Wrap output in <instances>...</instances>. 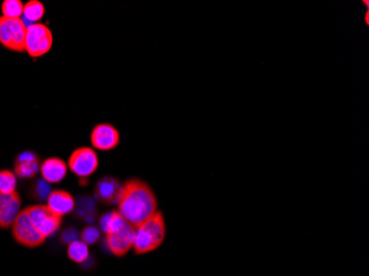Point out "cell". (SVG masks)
Instances as JSON below:
<instances>
[{
  "label": "cell",
  "instance_id": "1",
  "mask_svg": "<svg viewBox=\"0 0 369 276\" xmlns=\"http://www.w3.org/2000/svg\"><path fill=\"white\" fill-rule=\"evenodd\" d=\"M117 211L134 228L151 218L158 209L153 189L141 179H128L122 186Z\"/></svg>",
  "mask_w": 369,
  "mask_h": 276
},
{
  "label": "cell",
  "instance_id": "2",
  "mask_svg": "<svg viewBox=\"0 0 369 276\" xmlns=\"http://www.w3.org/2000/svg\"><path fill=\"white\" fill-rule=\"evenodd\" d=\"M166 236V223L162 211L157 210L151 218L135 227L134 251L136 254H146L159 248Z\"/></svg>",
  "mask_w": 369,
  "mask_h": 276
},
{
  "label": "cell",
  "instance_id": "3",
  "mask_svg": "<svg viewBox=\"0 0 369 276\" xmlns=\"http://www.w3.org/2000/svg\"><path fill=\"white\" fill-rule=\"evenodd\" d=\"M27 25L23 19L0 17V45L14 52H25Z\"/></svg>",
  "mask_w": 369,
  "mask_h": 276
},
{
  "label": "cell",
  "instance_id": "4",
  "mask_svg": "<svg viewBox=\"0 0 369 276\" xmlns=\"http://www.w3.org/2000/svg\"><path fill=\"white\" fill-rule=\"evenodd\" d=\"M53 45V34L43 23H32L27 27L25 51L29 57L40 58L48 53Z\"/></svg>",
  "mask_w": 369,
  "mask_h": 276
},
{
  "label": "cell",
  "instance_id": "5",
  "mask_svg": "<svg viewBox=\"0 0 369 276\" xmlns=\"http://www.w3.org/2000/svg\"><path fill=\"white\" fill-rule=\"evenodd\" d=\"M12 232L16 242L26 248H38L46 242V238L32 225L26 209L20 211L12 225Z\"/></svg>",
  "mask_w": 369,
  "mask_h": 276
},
{
  "label": "cell",
  "instance_id": "6",
  "mask_svg": "<svg viewBox=\"0 0 369 276\" xmlns=\"http://www.w3.org/2000/svg\"><path fill=\"white\" fill-rule=\"evenodd\" d=\"M25 209L34 228L46 239L56 234L62 225V216L53 214L46 205H30Z\"/></svg>",
  "mask_w": 369,
  "mask_h": 276
},
{
  "label": "cell",
  "instance_id": "7",
  "mask_svg": "<svg viewBox=\"0 0 369 276\" xmlns=\"http://www.w3.org/2000/svg\"><path fill=\"white\" fill-rule=\"evenodd\" d=\"M68 167L80 178H86L95 173L99 167V157L90 147H81L70 155Z\"/></svg>",
  "mask_w": 369,
  "mask_h": 276
},
{
  "label": "cell",
  "instance_id": "8",
  "mask_svg": "<svg viewBox=\"0 0 369 276\" xmlns=\"http://www.w3.org/2000/svg\"><path fill=\"white\" fill-rule=\"evenodd\" d=\"M135 241V228L133 225L126 223L117 232L106 234L104 243L106 248L115 256H123L128 253L134 247Z\"/></svg>",
  "mask_w": 369,
  "mask_h": 276
},
{
  "label": "cell",
  "instance_id": "9",
  "mask_svg": "<svg viewBox=\"0 0 369 276\" xmlns=\"http://www.w3.org/2000/svg\"><path fill=\"white\" fill-rule=\"evenodd\" d=\"M119 140L121 137L117 128L108 123H102L94 126L91 133L92 146L97 151H112L117 147Z\"/></svg>",
  "mask_w": 369,
  "mask_h": 276
},
{
  "label": "cell",
  "instance_id": "10",
  "mask_svg": "<svg viewBox=\"0 0 369 276\" xmlns=\"http://www.w3.org/2000/svg\"><path fill=\"white\" fill-rule=\"evenodd\" d=\"M21 198L18 191L12 194H0V229H8L14 225L19 214Z\"/></svg>",
  "mask_w": 369,
  "mask_h": 276
},
{
  "label": "cell",
  "instance_id": "11",
  "mask_svg": "<svg viewBox=\"0 0 369 276\" xmlns=\"http://www.w3.org/2000/svg\"><path fill=\"white\" fill-rule=\"evenodd\" d=\"M122 184L113 177H103L95 185L94 196L104 205L117 203L119 195L122 191Z\"/></svg>",
  "mask_w": 369,
  "mask_h": 276
},
{
  "label": "cell",
  "instance_id": "12",
  "mask_svg": "<svg viewBox=\"0 0 369 276\" xmlns=\"http://www.w3.org/2000/svg\"><path fill=\"white\" fill-rule=\"evenodd\" d=\"M40 171V160L32 151H23L16 157L14 175L21 179L34 178Z\"/></svg>",
  "mask_w": 369,
  "mask_h": 276
},
{
  "label": "cell",
  "instance_id": "13",
  "mask_svg": "<svg viewBox=\"0 0 369 276\" xmlns=\"http://www.w3.org/2000/svg\"><path fill=\"white\" fill-rule=\"evenodd\" d=\"M47 207L57 214L63 216L71 214L75 207V200L70 192L66 190H52L47 199Z\"/></svg>",
  "mask_w": 369,
  "mask_h": 276
},
{
  "label": "cell",
  "instance_id": "14",
  "mask_svg": "<svg viewBox=\"0 0 369 276\" xmlns=\"http://www.w3.org/2000/svg\"><path fill=\"white\" fill-rule=\"evenodd\" d=\"M40 173L43 175V179L49 184H58L66 178L68 165L64 160L50 157L40 164Z\"/></svg>",
  "mask_w": 369,
  "mask_h": 276
},
{
  "label": "cell",
  "instance_id": "15",
  "mask_svg": "<svg viewBox=\"0 0 369 276\" xmlns=\"http://www.w3.org/2000/svg\"><path fill=\"white\" fill-rule=\"evenodd\" d=\"M75 216L80 219L86 223H93L95 220V212H97V205L95 202L90 197H79V199L75 202L74 207Z\"/></svg>",
  "mask_w": 369,
  "mask_h": 276
},
{
  "label": "cell",
  "instance_id": "16",
  "mask_svg": "<svg viewBox=\"0 0 369 276\" xmlns=\"http://www.w3.org/2000/svg\"><path fill=\"white\" fill-rule=\"evenodd\" d=\"M126 223V219L119 214V211L108 212V214H103L102 218L99 219L101 230L106 234H111L117 232Z\"/></svg>",
  "mask_w": 369,
  "mask_h": 276
},
{
  "label": "cell",
  "instance_id": "17",
  "mask_svg": "<svg viewBox=\"0 0 369 276\" xmlns=\"http://www.w3.org/2000/svg\"><path fill=\"white\" fill-rule=\"evenodd\" d=\"M46 12V7L39 0H30L28 3H25L23 6V18L27 21H30L32 23H37L43 14Z\"/></svg>",
  "mask_w": 369,
  "mask_h": 276
},
{
  "label": "cell",
  "instance_id": "18",
  "mask_svg": "<svg viewBox=\"0 0 369 276\" xmlns=\"http://www.w3.org/2000/svg\"><path fill=\"white\" fill-rule=\"evenodd\" d=\"M88 255H90L88 245L81 241V240H77V241L68 244L69 259L73 261V262H86Z\"/></svg>",
  "mask_w": 369,
  "mask_h": 276
},
{
  "label": "cell",
  "instance_id": "19",
  "mask_svg": "<svg viewBox=\"0 0 369 276\" xmlns=\"http://www.w3.org/2000/svg\"><path fill=\"white\" fill-rule=\"evenodd\" d=\"M23 5L21 0H5L1 5L3 17L9 19H19L23 14Z\"/></svg>",
  "mask_w": 369,
  "mask_h": 276
},
{
  "label": "cell",
  "instance_id": "20",
  "mask_svg": "<svg viewBox=\"0 0 369 276\" xmlns=\"http://www.w3.org/2000/svg\"><path fill=\"white\" fill-rule=\"evenodd\" d=\"M17 188V176L14 171H0V194H12Z\"/></svg>",
  "mask_w": 369,
  "mask_h": 276
},
{
  "label": "cell",
  "instance_id": "21",
  "mask_svg": "<svg viewBox=\"0 0 369 276\" xmlns=\"http://www.w3.org/2000/svg\"><path fill=\"white\" fill-rule=\"evenodd\" d=\"M51 191V186L45 179H38L32 187L34 199H48Z\"/></svg>",
  "mask_w": 369,
  "mask_h": 276
},
{
  "label": "cell",
  "instance_id": "22",
  "mask_svg": "<svg viewBox=\"0 0 369 276\" xmlns=\"http://www.w3.org/2000/svg\"><path fill=\"white\" fill-rule=\"evenodd\" d=\"M80 236H81V241L86 243V244H94V243L97 242V240L99 239V236H101V231H99L97 227L88 225V227L83 229Z\"/></svg>",
  "mask_w": 369,
  "mask_h": 276
},
{
  "label": "cell",
  "instance_id": "23",
  "mask_svg": "<svg viewBox=\"0 0 369 276\" xmlns=\"http://www.w3.org/2000/svg\"><path fill=\"white\" fill-rule=\"evenodd\" d=\"M78 238H79V232L75 229H66V230L63 231L62 234H61V240L66 244H70V243L77 241Z\"/></svg>",
  "mask_w": 369,
  "mask_h": 276
},
{
  "label": "cell",
  "instance_id": "24",
  "mask_svg": "<svg viewBox=\"0 0 369 276\" xmlns=\"http://www.w3.org/2000/svg\"><path fill=\"white\" fill-rule=\"evenodd\" d=\"M365 21H366L367 25H368V12H366V17H365Z\"/></svg>",
  "mask_w": 369,
  "mask_h": 276
}]
</instances>
